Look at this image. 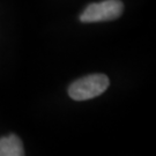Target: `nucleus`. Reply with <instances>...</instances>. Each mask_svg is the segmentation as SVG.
<instances>
[{"mask_svg": "<svg viewBox=\"0 0 156 156\" xmlns=\"http://www.w3.org/2000/svg\"><path fill=\"white\" fill-rule=\"evenodd\" d=\"M109 84L110 81L106 75L91 74L74 81L68 88V94L75 101L90 100L103 94Z\"/></svg>", "mask_w": 156, "mask_h": 156, "instance_id": "nucleus-1", "label": "nucleus"}, {"mask_svg": "<svg viewBox=\"0 0 156 156\" xmlns=\"http://www.w3.org/2000/svg\"><path fill=\"white\" fill-rule=\"evenodd\" d=\"M124 4L120 0H104L87 6L81 14L82 22H104L116 20L123 14Z\"/></svg>", "mask_w": 156, "mask_h": 156, "instance_id": "nucleus-2", "label": "nucleus"}, {"mask_svg": "<svg viewBox=\"0 0 156 156\" xmlns=\"http://www.w3.org/2000/svg\"><path fill=\"white\" fill-rule=\"evenodd\" d=\"M0 156H24L22 141L15 134L0 139Z\"/></svg>", "mask_w": 156, "mask_h": 156, "instance_id": "nucleus-3", "label": "nucleus"}]
</instances>
